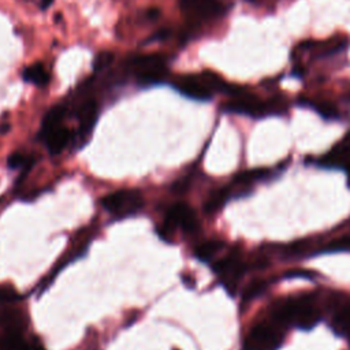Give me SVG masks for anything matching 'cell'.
<instances>
[{
	"mask_svg": "<svg viewBox=\"0 0 350 350\" xmlns=\"http://www.w3.org/2000/svg\"><path fill=\"white\" fill-rule=\"evenodd\" d=\"M172 86L180 94L197 101H209L216 92L231 96L238 89V86L227 83L224 79L211 71L179 75L172 81Z\"/></svg>",
	"mask_w": 350,
	"mask_h": 350,
	"instance_id": "obj_1",
	"label": "cell"
},
{
	"mask_svg": "<svg viewBox=\"0 0 350 350\" xmlns=\"http://www.w3.org/2000/svg\"><path fill=\"white\" fill-rule=\"evenodd\" d=\"M230 194H231L230 187H223V189H219V190L213 191L205 202V206H204L205 212L206 213H215L216 211H219L226 204Z\"/></svg>",
	"mask_w": 350,
	"mask_h": 350,
	"instance_id": "obj_15",
	"label": "cell"
},
{
	"mask_svg": "<svg viewBox=\"0 0 350 350\" xmlns=\"http://www.w3.org/2000/svg\"><path fill=\"white\" fill-rule=\"evenodd\" d=\"M103 208L118 219L133 216L144 206L142 194L138 190H118L101 200Z\"/></svg>",
	"mask_w": 350,
	"mask_h": 350,
	"instance_id": "obj_5",
	"label": "cell"
},
{
	"mask_svg": "<svg viewBox=\"0 0 350 350\" xmlns=\"http://www.w3.org/2000/svg\"><path fill=\"white\" fill-rule=\"evenodd\" d=\"M268 283L265 280H254L252 283H249L243 291V301H250L256 297H258L260 294H262L267 288Z\"/></svg>",
	"mask_w": 350,
	"mask_h": 350,
	"instance_id": "obj_19",
	"label": "cell"
},
{
	"mask_svg": "<svg viewBox=\"0 0 350 350\" xmlns=\"http://www.w3.org/2000/svg\"><path fill=\"white\" fill-rule=\"evenodd\" d=\"M187 186H189V180L187 179H178L172 185V190H174V193H185Z\"/></svg>",
	"mask_w": 350,
	"mask_h": 350,
	"instance_id": "obj_23",
	"label": "cell"
},
{
	"mask_svg": "<svg viewBox=\"0 0 350 350\" xmlns=\"http://www.w3.org/2000/svg\"><path fill=\"white\" fill-rule=\"evenodd\" d=\"M350 250V237H343L339 239L332 241L331 243L327 245V247L323 252H345Z\"/></svg>",
	"mask_w": 350,
	"mask_h": 350,
	"instance_id": "obj_22",
	"label": "cell"
},
{
	"mask_svg": "<svg viewBox=\"0 0 350 350\" xmlns=\"http://www.w3.org/2000/svg\"><path fill=\"white\" fill-rule=\"evenodd\" d=\"M334 325L339 334H350V304L338 309L334 317Z\"/></svg>",
	"mask_w": 350,
	"mask_h": 350,
	"instance_id": "obj_17",
	"label": "cell"
},
{
	"mask_svg": "<svg viewBox=\"0 0 350 350\" xmlns=\"http://www.w3.org/2000/svg\"><path fill=\"white\" fill-rule=\"evenodd\" d=\"M22 77L26 82H29L34 86H38V88L45 86L51 79L49 72L45 70L42 63H34V64L26 67L22 72Z\"/></svg>",
	"mask_w": 350,
	"mask_h": 350,
	"instance_id": "obj_12",
	"label": "cell"
},
{
	"mask_svg": "<svg viewBox=\"0 0 350 350\" xmlns=\"http://www.w3.org/2000/svg\"><path fill=\"white\" fill-rule=\"evenodd\" d=\"M223 111L252 118H264L269 115H282L286 111V103L282 98L264 101L239 88L238 92L234 93L223 105Z\"/></svg>",
	"mask_w": 350,
	"mask_h": 350,
	"instance_id": "obj_2",
	"label": "cell"
},
{
	"mask_svg": "<svg viewBox=\"0 0 350 350\" xmlns=\"http://www.w3.org/2000/svg\"><path fill=\"white\" fill-rule=\"evenodd\" d=\"M78 118V131L75 137V142L78 146H82L90 137L93 127L98 118V104L94 98H86L82 101L77 109Z\"/></svg>",
	"mask_w": 350,
	"mask_h": 350,
	"instance_id": "obj_7",
	"label": "cell"
},
{
	"mask_svg": "<svg viewBox=\"0 0 350 350\" xmlns=\"http://www.w3.org/2000/svg\"><path fill=\"white\" fill-rule=\"evenodd\" d=\"M67 113V108L63 104H57L55 107H52L44 116L42 123H41V129L38 133V137L42 139L49 131H52L53 129L62 126L63 119Z\"/></svg>",
	"mask_w": 350,
	"mask_h": 350,
	"instance_id": "obj_11",
	"label": "cell"
},
{
	"mask_svg": "<svg viewBox=\"0 0 350 350\" xmlns=\"http://www.w3.org/2000/svg\"><path fill=\"white\" fill-rule=\"evenodd\" d=\"M0 350H30V345L23 339L21 329H7L0 340Z\"/></svg>",
	"mask_w": 350,
	"mask_h": 350,
	"instance_id": "obj_13",
	"label": "cell"
},
{
	"mask_svg": "<svg viewBox=\"0 0 350 350\" xmlns=\"http://www.w3.org/2000/svg\"><path fill=\"white\" fill-rule=\"evenodd\" d=\"M283 343L279 327L271 323H257L243 339L242 350H278Z\"/></svg>",
	"mask_w": 350,
	"mask_h": 350,
	"instance_id": "obj_6",
	"label": "cell"
},
{
	"mask_svg": "<svg viewBox=\"0 0 350 350\" xmlns=\"http://www.w3.org/2000/svg\"><path fill=\"white\" fill-rule=\"evenodd\" d=\"M182 11L196 21L212 19L224 12L220 0H180Z\"/></svg>",
	"mask_w": 350,
	"mask_h": 350,
	"instance_id": "obj_8",
	"label": "cell"
},
{
	"mask_svg": "<svg viewBox=\"0 0 350 350\" xmlns=\"http://www.w3.org/2000/svg\"><path fill=\"white\" fill-rule=\"evenodd\" d=\"M168 226H171L174 230L176 227H180L182 230L190 232L198 228V220L196 217L194 211L186 205V204H175L172 205L165 216V221Z\"/></svg>",
	"mask_w": 350,
	"mask_h": 350,
	"instance_id": "obj_9",
	"label": "cell"
},
{
	"mask_svg": "<svg viewBox=\"0 0 350 350\" xmlns=\"http://www.w3.org/2000/svg\"><path fill=\"white\" fill-rule=\"evenodd\" d=\"M21 299V294L10 284L0 286V302H16Z\"/></svg>",
	"mask_w": 350,
	"mask_h": 350,
	"instance_id": "obj_20",
	"label": "cell"
},
{
	"mask_svg": "<svg viewBox=\"0 0 350 350\" xmlns=\"http://www.w3.org/2000/svg\"><path fill=\"white\" fill-rule=\"evenodd\" d=\"M30 345V343H29ZM30 350H45L40 342H34L30 345Z\"/></svg>",
	"mask_w": 350,
	"mask_h": 350,
	"instance_id": "obj_24",
	"label": "cell"
},
{
	"mask_svg": "<svg viewBox=\"0 0 350 350\" xmlns=\"http://www.w3.org/2000/svg\"><path fill=\"white\" fill-rule=\"evenodd\" d=\"M52 3H53V0H41V8L45 10V8H48Z\"/></svg>",
	"mask_w": 350,
	"mask_h": 350,
	"instance_id": "obj_25",
	"label": "cell"
},
{
	"mask_svg": "<svg viewBox=\"0 0 350 350\" xmlns=\"http://www.w3.org/2000/svg\"><path fill=\"white\" fill-rule=\"evenodd\" d=\"M71 138H72L71 137V131L62 124V126L53 129L52 131H49L42 138V141L45 142L46 149H48V152L51 154H59L70 144Z\"/></svg>",
	"mask_w": 350,
	"mask_h": 350,
	"instance_id": "obj_10",
	"label": "cell"
},
{
	"mask_svg": "<svg viewBox=\"0 0 350 350\" xmlns=\"http://www.w3.org/2000/svg\"><path fill=\"white\" fill-rule=\"evenodd\" d=\"M224 246L223 241L219 239H209L205 241L202 243H200L196 250H194V256L200 260V261H209L213 256H216Z\"/></svg>",
	"mask_w": 350,
	"mask_h": 350,
	"instance_id": "obj_14",
	"label": "cell"
},
{
	"mask_svg": "<svg viewBox=\"0 0 350 350\" xmlns=\"http://www.w3.org/2000/svg\"><path fill=\"white\" fill-rule=\"evenodd\" d=\"M113 60V53L112 52H100L94 60H93V70L94 71H101L105 67H108Z\"/></svg>",
	"mask_w": 350,
	"mask_h": 350,
	"instance_id": "obj_21",
	"label": "cell"
},
{
	"mask_svg": "<svg viewBox=\"0 0 350 350\" xmlns=\"http://www.w3.org/2000/svg\"><path fill=\"white\" fill-rule=\"evenodd\" d=\"M304 105L313 108L319 115H321L323 118L328 119V120H334L339 118V112L336 109L335 105H332L331 103L327 101H304Z\"/></svg>",
	"mask_w": 350,
	"mask_h": 350,
	"instance_id": "obj_16",
	"label": "cell"
},
{
	"mask_svg": "<svg viewBox=\"0 0 350 350\" xmlns=\"http://www.w3.org/2000/svg\"><path fill=\"white\" fill-rule=\"evenodd\" d=\"M272 316L280 323L291 324L301 329H310L320 320L319 309L308 298L280 301L273 306Z\"/></svg>",
	"mask_w": 350,
	"mask_h": 350,
	"instance_id": "obj_3",
	"label": "cell"
},
{
	"mask_svg": "<svg viewBox=\"0 0 350 350\" xmlns=\"http://www.w3.org/2000/svg\"><path fill=\"white\" fill-rule=\"evenodd\" d=\"M7 164L11 170H19V168L29 170L34 164V157L27 156V154L21 153V152H14L12 154L8 156Z\"/></svg>",
	"mask_w": 350,
	"mask_h": 350,
	"instance_id": "obj_18",
	"label": "cell"
},
{
	"mask_svg": "<svg viewBox=\"0 0 350 350\" xmlns=\"http://www.w3.org/2000/svg\"><path fill=\"white\" fill-rule=\"evenodd\" d=\"M129 70L141 85H154L163 82L168 75L167 60L161 55H142L131 59Z\"/></svg>",
	"mask_w": 350,
	"mask_h": 350,
	"instance_id": "obj_4",
	"label": "cell"
}]
</instances>
